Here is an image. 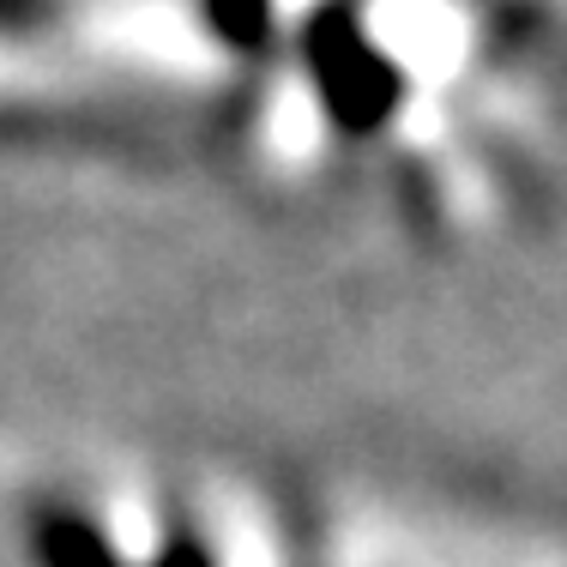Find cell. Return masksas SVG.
Returning a JSON list of instances; mask_svg holds the SVG:
<instances>
[{
	"label": "cell",
	"instance_id": "obj_1",
	"mask_svg": "<svg viewBox=\"0 0 567 567\" xmlns=\"http://www.w3.org/2000/svg\"><path fill=\"white\" fill-rule=\"evenodd\" d=\"M37 556H43V567H127L103 544L97 525L73 519V513H43L37 519Z\"/></svg>",
	"mask_w": 567,
	"mask_h": 567
},
{
	"label": "cell",
	"instance_id": "obj_2",
	"mask_svg": "<svg viewBox=\"0 0 567 567\" xmlns=\"http://www.w3.org/2000/svg\"><path fill=\"white\" fill-rule=\"evenodd\" d=\"M152 567H212V556H206V544H199V537H169L164 556H157Z\"/></svg>",
	"mask_w": 567,
	"mask_h": 567
}]
</instances>
